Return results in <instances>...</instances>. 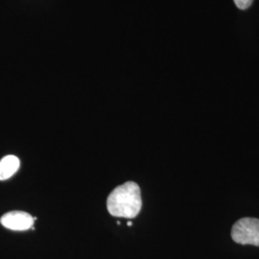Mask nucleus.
<instances>
[{
	"label": "nucleus",
	"instance_id": "423d86ee",
	"mask_svg": "<svg viewBox=\"0 0 259 259\" xmlns=\"http://www.w3.org/2000/svg\"><path fill=\"white\" fill-rule=\"evenodd\" d=\"M128 226H129V227H131V226H132V223H131V222L128 223Z\"/></svg>",
	"mask_w": 259,
	"mask_h": 259
},
{
	"label": "nucleus",
	"instance_id": "20e7f679",
	"mask_svg": "<svg viewBox=\"0 0 259 259\" xmlns=\"http://www.w3.org/2000/svg\"><path fill=\"white\" fill-rule=\"evenodd\" d=\"M20 166L19 157L9 155L0 160V181L8 180L14 176Z\"/></svg>",
	"mask_w": 259,
	"mask_h": 259
},
{
	"label": "nucleus",
	"instance_id": "f257e3e1",
	"mask_svg": "<svg viewBox=\"0 0 259 259\" xmlns=\"http://www.w3.org/2000/svg\"><path fill=\"white\" fill-rule=\"evenodd\" d=\"M142 200L140 188L133 182L116 187L107 201L109 212L115 217L135 218L140 212Z\"/></svg>",
	"mask_w": 259,
	"mask_h": 259
},
{
	"label": "nucleus",
	"instance_id": "f03ea898",
	"mask_svg": "<svg viewBox=\"0 0 259 259\" xmlns=\"http://www.w3.org/2000/svg\"><path fill=\"white\" fill-rule=\"evenodd\" d=\"M232 238L237 244L259 247V219L245 217L238 220L232 227Z\"/></svg>",
	"mask_w": 259,
	"mask_h": 259
},
{
	"label": "nucleus",
	"instance_id": "7ed1b4c3",
	"mask_svg": "<svg viewBox=\"0 0 259 259\" xmlns=\"http://www.w3.org/2000/svg\"><path fill=\"white\" fill-rule=\"evenodd\" d=\"M35 221V218H33L29 213L23 211H12V212L4 214L0 223L1 225L12 231H27L33 227V224Z\"/></svg>",
	"mask_w": 259,
	"mask_h": 259
},
{
	"label": "nucleus",
	"instance_id": "39448f33",
	"mask_svg": "<svg viewBox=\"0 0 259 259\" xmlns=\"http://www.w3.org/2000/svg\"><path fill=\"white\" fill-rule=\"evenodd\" d=\"M233 1L238 9L246 10L250 7L253 0H233Z\"/></svg>",
	"mask_w": 259,
	"mask_h": 259
}]
</instances>
